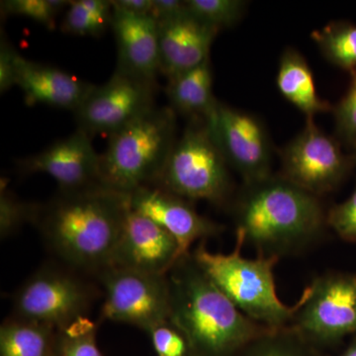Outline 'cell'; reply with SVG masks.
I'll return each mask as SVG.
<instances>
[{"mask_svg": "<svg viewBox=\"0 0 356 356\" xmlns=\"http://www.w3.org/2000/svg\"><path fill=\"white\" fill-rule=\"evenodd\" d=\"M96 332L97 327L88 317L58 330L55 356H102Z\"/></svg>", "mask_w": 356, "mask_h": 356, "instance_id": "25", "label": "cell"}, {"mask_svg": "<svg viewBox=\"0 0 356 356\" xmlns=\"http://www.w3.org/2000/svg\"><path fill=\"white\" fill-rule=\"evenodd\" d=\"M236 232L257 254H291L314 242L327 225L318 196L282 175L245 184L235 206Z\"/></svg>", "mask_w": 356, "mask_h": 356, "instance_id": "3", "label": "cell"}, {"mask_svg": "<svg viewBox=\"0 0 356 356\" xmlns=\"http://www.w3.org/2000/svg\"><path fill=\"white\" fill-rule=\"evenodd\" d=\"M204 121L227 163L245 184L273 175L270 140L257 117L217 102Z\"/></svg>", "mask_w": 356, "mask_h": 356, "instance_id": "11", "label": "cell"}, {"mask_svg": "<svg viewBox=\"0 0 356 356\" xmlns=\"http://www.w3.org/2000/svg\"><path fill=\"white\" fill-rule=\"evenodd\" d=\"M327 225L343 241L356 242V188L350 197L327 212Z\"/></svg>", "mask_w": 356, "mask_h": 356, "instance_id": "31", "label": "cell"}, {"mask_svg": "<svg viewBox=\"0 0 356 356\" xmlns=\"http://www.w3.org/2000/svg\"><path fill=\"white\" fill-rule=\"evenodd\" d=\"M159 356V355H158Z\"/></svg>", "mask_w": 356, "mask_h": 356, "instance_id": "36", "label": "cell"}, {"mask_svg": "<svg viewBox=\"0 0 356 356\" xmlns=\"http://www.w3.org/2000/svg\"><path fill=\"white\" fill-rule=\"evenodd\" d=\"M281 156V175L318 197L339 186L353 161L314 119H306L305 127L285 147Z\"/></svg>", "mask_w": 356, "mask_h": 356, "instance_id": "12", "label": "cell"}, {"mask_svg": "<svg viewBox=\"0 0 356 356\" xmlns=\"http://www.w3.org/2000/svg\"><path fill=\"white\" fill-rule=\"evenodd\" d=\"M100 154L99 182L122 193L156 184L177 143V113L154 107L109 136Z\"/></svg>", "mask_w": 356, "mask_h": 356, "instance_id": "4", "label": "cell"}, {"mask_svg": "<svg viewBox=\"0 0 356 356\" xmlns=\"http://www.w3.org/2000/svg\"><path fill=\"white\" fill-rule=\"evenodd\" d=\"M170 322L187 339L191 356H234L268 327L247 317L212 282L191 252L168 273Z\"/></svg>", "mask_w": 356, "mask_h": 356, "instance_id": "2", "label": "cell"}, {"mask_svg": "<svg viewBox=\"0 0 356 356\" xmlns=\"http://www.w3.org/2000/svg\"><path fill=\"white\" fill-rule=\"evenodd\" d=\"M180 257L177 240L168 231L130 210L110 267L168 274Z\"/></svg>", "mask_w": 356, "mask_h": 356, "instance_id": "15", "label": "cell"}, {"mask_svg": "<svg viewBox=\"0 0 356 356\" xmlns=\"http://www.w3.org/2000/svg\"><path fill=\"white\" fill-rule=\"evenodd\" d=\"M158 23L159 64L166 79L182 74L210 58L211 46L219 30L187 13Z\"/></svg>", "mask_w": 356, "mask_h": 356, "instance_id": "16", "label": "cell"}, {"mask_svg": "<svg viewBox=\"0 0 356 356\" xmlns=\"http://www.w3.org/2000/svg\"><path fill=\"white\" fill-rule=\"evenodd\" d=\"M53 325L10 316L0 327V356H55Z\"/></svg>", "mask_w": 356, "mask_h": 356, "instance_id": "21", "label": "cell"}, {"mask_svg": "<svg viewBox=\"0 0 356 356\" xmlns=\"http://www.w3.org/2000/svg\"><path fill=\"white\" fill-rule=\"evenodd\" d=\"M290 327L309 343L330 344L356 336V274L316 277L299 299Z\"/></svg>", "mask_w": 356, "mask_h": 356, "instance_id": "8", "label": "cell"}, {"mask_svg": "<svg viewBox=\"0 0 356 356\" xmlns=\"http://www.w3.org/2000/svg\"><path fill=\"white\" fill-rule=\"evenodd\" d=\"M236 235L229 254L211 252L202 241L191 252L194 261L247 317L271 330L290 327L297 304L286 305L276 292L273 269L280 257L257 254L248 259L242 254L245 238L238 232Z\"/></svg>", "mask_w": 356, "mask_h": 356, "instance_id": "5", "label": "cell"}, {"mask_svg": "<svg viewBox=\"0 0 356 356\" xmlns=\"http://www.w3.org/2000/svg\"><path fill=\"white\" fill-rule=\"evenodd\" d=\"M189 13L217 30L229 28L242 18L247 2L242 0H186Z\"/></svg>", "mask_w": 356, "mask_h": 356, "instance_id": "26", "label": "cell"}, {"mask_svg": "<svg viewBox=\"0 0 356 356\" xmlns=\"http://www.w3.org/2000/svg\"><path fill=\"white\" fill-rule=\"evenodd\" d=\"M130 208L163 227L177 240L180 257L188 254L197 241L217 236L222 226L201 216L189 200L158 184L146 185L129 194Z\"/></svg>", "mask_w": 356, "mask_h": 356, "instance_id": "13", "label": "cell"}, {"mask_svg": "<svg viewBox=\"0 0 356 356\" xmlns=\"http://www.w3.org/2000/svg\"><path fill=\"white\" fill-rule=\"evenodd\" d=\"M156 81L115 70L107 83L96 86L74 113L77 129L91 137L109 136L156 107Z\"/></svg>", "mask_w": 356, "mask_h": 356, "instance_id": "10", "label": "cell"}, {"mask_svg": "<svg viewBox=\"0 0 356 356\" xmlns=\"http://www.w3.org/2000/svg\"><path fill=\"white\" fill-rule=\"evenodd\" d=\"M187 13L186 1L180 0H154L151 17L156 22L172 19Z\"/></svg>", "mask_w": 356, "mask_h": 356, "instance_id": "33", "label": "cell"}, {"mask_svg": "<svg viewBox=\"0 0 356 356\" xmlns=\"http://www.w3.org/2000/svg\"><path fill=\"white\" fill-rule=\"evenodd\" d=\"M79 273L67 266L41 267L14 293L11 316L57 330L88 317L97 291Z\"/></svg>", "mask_w": 356, "mask_h": 356, "instance_id": "7", "label": "cell"}, {"mask_svg": "<svg viewBox=\"0 0 356 356\" xmlns=\"http://www.w3.org/2000/svg\"><path fill=\"white\" fill-rule=\"evenodd\" d=\"M147 334L159 356H191L187 339L172 323L159 325Z\"/></svg>", "mask_w": 356, "mask_h": 356, "instance_id": "30", "label": "cell"}, {"mask_svg": "<svg viewBox=\"0 0 356 356\" xmlns=\"http://www.w3.org/2000/svg\"><path fill=\"white\" fill-rule=\"evenodd\" d=\"M130 210L129 194L96 184L58 191L50 202L37 205L33 224L65 266L99 275L111 266Z\"/></svg>", "mask_w": 356, "mask_h": 356, "instance_id": "1", "label": "cell"}, {"mask_svg": "<svg viewBox=\"0 0 356 356\" xmlns=\"http://www.w3.org/2000/svg\"><path fill=\"white\" fill-rule=\"evenodd\" d=\"M350 76V88L334 107V118L339 139L356 149V70Z\"/></svg>", "mask_w": 356, "mask_h": 356, "instance_id": "29", "label": "cell"}, {"mask_svg": "<svg viewBox=\"0 0 356 356\" xmlns=\"http://www.w3.org/2000/svg\"><path fill=\"white\" fill-rule=\"evenodd\" d=\"M20 56L2 34L0 42V92L6 93L13 86H17Z\"/></svg>", "mask_w": 356, "mask_h": 356, "instance_id": "32", "label": "cell"}, {"mask_svg": "<svg viewBox=\"0 0 356 356\" xmlns=\"http://www.w3.org/2000/svg\"><path fill=\"white\" fill-rule=\"evenodd\" d=\"M166 95L175 113L193 119H205L218 100L213 95L210 58L195 69L168 79Z\"/></svg>", "mask_w": 356, "mask_h": 356, "instance_id": "20", "label": "cell"}, {"mask_svg": "<svg viewBox=\"0 0 356 356\" xmlns=\"http://www.w3.org/2000/svg\"><path fill=\"white\" fill-rule=\"evenodd\" d=\"M18 165L26 175H50L60 191H76L100 184V154L93 147L91 136L81 129L40 153L20 159Z\"/></svg>", "mask_w": 356, "mask_h": 356, "instance_id": "14", "label": "cell"}, {"mask_svg": "<svg viewBox=\"0 0 356 356\" xmlns=\"http://www.w3.org/2000/svg\"><path fill=\"white\" fill-rule=\"evenodd\" d=\"M154 0H112L114 10L136 16H151Z\"/></svg>", "mask_w": 356, "mask_h": 356, "instance_id": "34", "label": "cell"}, {"mask_svg": "<svg viewBox=\"0 0 356 356\" xmlns=\"http://www.w3.org/2000/svg\"><path fill=\"white\" fill-rule=\"evenodd\" d=\"M278 89L307 119L331 110V105L318 95L315 79L305 58L293 49H287L281 57L277 79Z\"/></svg>", "mask_w": 356, "mask_h": 356, "instance_id": "19", "label": "cell"}, {"mask_svg": "<svg viewBox=\"0 0 356 356\" xmlns=\"http://www.w3.org/2000/svg\"><path fill=\"white\" fill-rule=\"evenodd\" d=\"M339 356H356V339Z\"/></svg>", "mask_w": 356, "mask_h": 356, "instance_id": "35", "label": "cell"}, {"mask_svg": "<svg viewBox=\"0 0 356 356\" xmlns=\"http://www.w3.org/2000/svg\"><path fill=\"white\" fill-rule=\"evenodd\" d=\"M309 344L292 327L269 330L234 356H313Z\"/></svg>", "mask_w": 356, "mask_h": 356, "instance_id": "24", "label": "cell"}, {"mask_svg": "<svg viewBox=\"0 0 356 356\" xmlns=\"http://www.w3.org/2000/svg\"><path fill=\"white\" fill-rule=\"evenodd\" d=\"M111 28L117 47L116 70L156 81V76L161 74L156 21L151 16L131 15L114 10Z\"/></svg>", "mask_w": 356, "mask_h": 356, "instance_id": "17", "label": "cell"}, {"mask_svg": "<svg viewBox=\"0 0 356 356\" xmlns=\"http://www.w3.org/2000/svg\"><path fill=\"white\" fill-rule=\"evenodd\" d=\"M17 86L29 106L44 104L76 112L96 86L58 67L32 62L20 56Z\"/></svg>", "mask_w": 356, "mask_h": 356, "instance_id": "18", "label": "cell"}, {"mask_svg": "<svg viewBox=\"0 0 356 356\" xmlns=\"http://www.w3.org/2000/svg\"><path fill=\"white\" fill-rule=\"evenodd\" d=\"M113 13L109 0H70L60 28L72 36L100 37L111 28Z\"/></svg>", "mask_w": 356, "mask_h": 356, "instance_id": "22", "label": "cell"}, {"mask_svg": "<svg viewBox=\"0 0 356 356\" xmlns=\"http://www.w3.org/2000/svg\"><path fill=\"white\" fill-rule=\"evenodd\" d=\"M70 0H4L0 4L1 15L23 16L48 29L56 27L57 16L67 10Z\"/></svg>", "mask_w": 356, "mask_h": 356, "instance_id": "27", "label": "cell"}, {"mask_svg": "<svg viewBox=\"0 0 356 356\" xmlns=\"http://www.w3.org/2000/svg\"><path fill=\"white\" fill-rule=\"evenodd\" d=\"M98 276L104 288L103 320L134 325L147 332L170 322L168 274L109 267Z\"/></svg>", "mask_w": 356, "mask_h": 356, "instance_id": "9", "label": "cell"}, {"mask_svg": "<svg viewBox=\"0 0 356 356\" xmlns=\"http://www.w3.org/2000/svg\"><path fill=\"white\" fill-rule=\"evenodd\" d=\"M311 36L332 64L350 72L356 70V25L332 22Z\"/></svg>", "mask_w": 356, "mask_h": 356, "instance_id": "23", "label": "cell"}, {"mask_svg": "<svg viewBox=\"0 0 356 356\" xmlns=\"http://www.w3.org/2000/svg\"><path fill=\"white\" fill-rule=\"evenodd\" d=\"M228 165L204 119H193L156 184L186 200L221 204L231 191Z\"/></svg>", "mask_w": 356, "mask_h": 356, "instance_id": "6", "label": "cell"}, {"mask_svg": "<svg viewBox=\"0 0 356 356\" xmlns=\"http://www.w3.org/2000/svg\"><path fill=\"white\" fill-rule=\"evenodd\" d=\"M0 193V234L2 238H7L25 222L34 221L37 205L20 201L2 182Z\"/></svg>", "mask_w": 356, "mask_h": 356, "instance_id": "28", "label": "cell"}]
</instances>
